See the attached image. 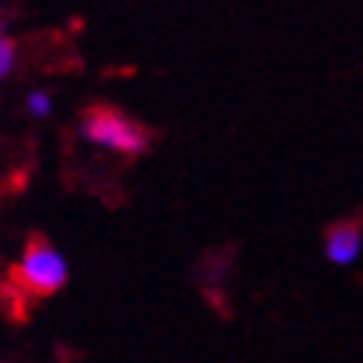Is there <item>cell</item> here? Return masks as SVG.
I'll return each instance as SVG.
<instances>
[{"mask_svg": "<svg viewBox=\"0 0 363 363\" xmlns=\"http://www.w3.org/2000/svg\"><path fill=\"white\" fill-rule=\"evenodd\" d=\"M66 277H69V268H66L63 253L45 235L30 238L21 253V262L12 268V280L27 295H36V298H48L60 292L66 286Z\"/></svg>", "mask_w": 363, "mask_h": 363, "instance_id": "cell-1", "label": "cell"}, {"mask_svg": "<svg viewBox=\"0 0 363 363\" xmlns=\"http://www.w3.org/2000/svg\"><path fill=\"white\" fill-rule=\"evenodd\" d=\"M84 140L96 143L101 149H111L119 155H143L149 149V134L131 123V119L116 108H89L81 119Z\"/></svg>", "mask_w": 363, "mask_h": 363, "instance_id": "cell-2", "label": "cell"}, {"mask_svg": "<svg viewBox=\"0 0 363 363\" xmlns=\"http://www.w3.org/2000/svg\"><path fill=\"white\" fill-rule=\"evenodd\" d=\"M363 247V220H337L325 230V256L334 265H352Z\"/></svg>", "mask_w": 363, "mask_h": 363, "instance_id": "cell-3", "label": "cell"}, {"mask_svg": "<svg viewBox=\"0 0 363 363\" xmlns=\"http://www.w3.org/2000/svg\"><path fill=\"white\" fill-rule=\"evenodd\" d=\"M24 108H27V113L33 116V119H45V116L51 113V96L45 93V89H33V93L27 96Z\"/></svg>", "mask_w": 363, "mask_h": 363, "instance_id": "cell-4", "label": "cell"}, {"mask_svg": "<svg viewBox=\"0 0 363 363\" xmlns=\"http://www.w3.org/2000/svg\"><path fill=\"white\" fill-rule=\"evenodd\" d=\"M12 69H15V42L0 30V81H6Z\"/></svg>", "mask_w": 363, "mask_h": 363, "instance_id": "cell-5", "label": "cell"}]
</instances>
